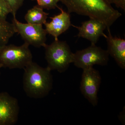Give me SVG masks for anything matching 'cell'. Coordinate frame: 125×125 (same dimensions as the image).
Here are the masks:
<instances>
[{"mask_svg":"<svg viewBox=\"0 0 125 125\" xmlns=\"http://www.w3.org/2000/svg\"><path fill=\"white\" fill-rule=\"evenodd\" d=\"M67 8V12L101 21L105 24L107 30L122 16L112 6L109 0H60Z\"/></svg>","mask_w":125,"mask_h":125,"instance_id":"cell-1","label":"cell"},{"mask_svg":"<svg viewBox=\"0 0 125 125\" xmlns=\"http://www.w3.org/2000/svg\"><path fill=\"white\" fill-rule=\"evenodd\" d=\"M24 70L23 87L27 96L35 99L46 96L52 88L51 70L33 62Z\"/></svg>","mask_w":125,"mask_h":125,"instance_id":"cell-2","label":"cell"},{"mask_svg":"<svg viewBox=\"0 0 125 125\" xmlns=\"http://www.w3.org/2000/svg\"><path fill=\"white\" fill-rule=\"evenodd\" d=\"M30 45L26 42L22 45H7L0 47V69H24L32 62V55Z\"/></svg>","mask_w":125,"mask_h":125,"instance_id":"cell-3","label":"cell"},{"mask_svg":"<svg viewBox=\"0 0 125 125\" xmlns=\"http://www.w3.org/2000/svg\"><path fill=\"white\" fill-rule=\"evenodd\" d=\"M43 47L48 63L47 67L51 70H55L62 73L72 63L73 53L65 41L55 40L51 44H46Z\"/></svg>","mask_w":125,"mask_h":125,"instance_id":"cell-4","label":"cell"},{"mask_svg":"<svg viewBox=\"0 0 125 125\" xmlns=\"http://www.w3.org/2000/svg\"><path fill=\"white\" fill-rule=\"evenodd\" d=\"M107 50L91 44L87 48L73 53L72 63L78 68L84 69L95 65L105 66L109 61Z\"/></svg>","mask_w":125,"mask_h":125,"instance_id":"cell-5","label":"cell"},{"mask_svg":"<svg viewBox=\"0 0 125 125\" xmlns=\"http://www.w3.org/2000/svg\"><path fill=\"white\" fill-rule=\"evenodd\" d=\"M12 23L16 32L20 35L24 42L36 47H44L46 44L47 33L42 25L24 23L19 22L16 17H13Z\"/></svg>","mask_w":125,"mask_h":125,"instance_id":"cell-6","label":"cell"},{"mask_svg":"<svg viewBox=\"0 0 125 125\" xmlns=\"http://www.w3.org/2000/svg\"><path fill=\"white\" fill-rule=\"evenodd\" d=\"M81 81V93L94 106L98 103L97 94L101 83V77L98 71L93 67L83 69Z\"/></svg>","mask_w":125,"mask_h":125,"instance_id":"cell-7","label":"cell"},{"mask_svg":"<svg viewBox=\"0 0 125 125\" xmlns=\"http://www.w3.org/2000/svg\"><path fill=\"white\" fill-rule=\"evenodd\" d=\"M20 107L18 100L7 92L0 93V125H13L18 120Z\"/></svg>","mask_w":125,"mask_h":125,"instance_id":"cell-8","label":"cell"},{"mask_svg":"<svg viewBox=\"0 0 125 125\" xmlns=\"http://www.w3.org/2000/svg\"><path fill=\"white\" fill-rule=\"evenodd\" d=\"M78 30L77 36L89 40L92 44L96 45L101 36H106L104 32L106 29L105 24L99 21L90 18L89 20L81 23L80 27L72 25Z\"/></svg>","mask_w":125,"mask_h":125,"instance_id":"cell-9","label":"cell"},{"mask_svg":"<svg viewBox=\"0 0 125 125\" xmlns=\"http://www.w3.org/2000/svg\"><path fill=\"white\" fill-rule=\"evenodd\" d=\"M58 8L61 10L60 13L51 17V21L44 24L47 33L53 36L55 40H58V37L72 25L70 13L62 8Z\"/></svg>","mask_w":125,"mask_h":125,"instance_id":"cell-10","label":"cell"},{"mask_svg":"<svg viewBox=\"0 0 125 125\" xmlns=\"http://www.w3.org/2000/svg\"><path fill=\"white\" fill-rule=\"evenodd\" d=\"M108 35L105 37L107 43V51L118 65L125 69V40L112 35L110 30H107Z\"/></svg>","mask_w":125,"mask_h":125,"instance_id":"cell-11","label":"cell"},{"mask_svg":"<svg viewBox=\"0 0 125 125\" xmlns=\"http://www.w3.org/2000/svg\"><path fill=\"white\" fill-rule=\"evenodd\" d=\"M48 14L37 5L28 10L25 16V19L28 23L43 25L46 22Z\"/></svg>","mask_w":125,"mask_h":125,"instance_id":"cell-12","label":"cell"},{"mask_svg":"<svg viewBox=\"0 0 125 125\" xmlns=\"http://www.w3.org/2000/svg\"><path fill=\"white\" fill-rule=\"evenodd\" d=\"M16 33L12 23L9 22L5 19L0 18V47L7 44Z\"/></svg>","mask_w":125,"mask_h":125,"instance_id":"cell-13","label":"cell"},{"mask_svg":"<svg viewBox=\"0 0 125 125\" xmlns=\"http://www.w3.org/2000/svg\"><path fill=\"white\" fill-rule=\"evenodd\" d=\"M37 5L42 9L47 10L54 9L58 7L57 3L60 0H36Z\"/></svg>","mask_w":125,"mask_h":125,"instance_id":"cell-14","label":"cell"},{"mask_svg":"<svg viewBox=\"0 0 125 125\" xmlns=\"http://www.w3.org/2000/svg\"><path fill=\"white\" fill-rule=\"evenodd\" d=\"M25 0H5L10 7L13 17H16V13L22 6Z\"/></svg>","mask_w":125,"mask_h":125,"instance_id":"cell-15","label":"cell"},{"mask_svg":"<svg viewBox=\"0 0 125 125\" xmlns=\"http://www.w3.org/2000/svg\"><path fill=\"white\" fill-rule=\"evenodd\" d=\"M11 12L10 7L5 0H0V18L6 19L7 16Z\"/></svg>","mask_w":125,"mask_h":125,"instance_id":"cell-16","label":"cell"},{"mask_svg":"<svg viewBox=\"0 0 125 125\" xmlns=\"http://www.w3.org/2000/svg\"><path fill=\"white\" fill-rule=\"evenodd\" d=\"M111 4H114L117 8L125 10V0H109Z\"/></svg>","mask_w":125,"mask_h":125,"instance_id":"cell-17","label":"cell"},{"mask_svg":"<svg viewBox=\"0 0 125 125\" xmlns=\"http://www.w3.org/2000/svg\"></svg>","mask_w":125,"mask_h":125,"instance_id":"cell-18","label":"cell"}]
</instances>
